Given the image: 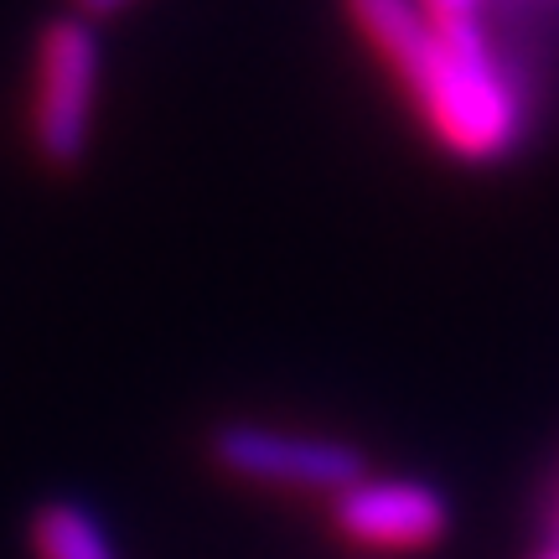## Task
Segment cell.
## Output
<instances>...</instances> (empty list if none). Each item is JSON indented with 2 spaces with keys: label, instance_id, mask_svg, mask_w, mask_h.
I'll return each mask as SVG.
<instances>
[{
  "label": "cell",
  "instance_id": "6da1fadb",
  "mask_svg": "<svg viewBox=\"0 0 559 559\" xmlns=\"http://www.w3.org/2000/svg\"><path fill=\"white\" fill-rule=\"evenodd\" d=\"M342 11L451 160L498 166L528 145L534 115L498 52L445 41L415 0H342Z\"/></svg>",
  "mask_w": 559,
  "mask_h": 559
},
{
  "label": "cell",
  "instance_id": "7a4b0ae2",
  "mask_svg": "<svg viewBox=\"0 0 559 559\" xmlns=\"http://www.w3.org/2000/svg\"><path fill=\"white\" fill-rule=\"evenodd\" d=\"M104 79L99 21L52 16L37 37V73H32V151L47 171H79L94 145V104Z\"/></svg>",
  "mask_w": 559,
  "mask_h": 559
},
{
  "label": "cell",
  "instance_id": "3957f363",
  "mask_svg": "<svg viewBox=\"0 0 559 559\" xmlns=\"http://www.w3.org/2000/svg\"><path fill=\"white\" fill-rule=\"evenodd\" d=\"M207 461L223 477L270 487V492H300V498H337L353 481L368 477V461L358 445L337 436H306L285 425H254L228 419L207 436Z\"/></svg>",
  "mask_w": 559,
  "mask_h": 559
},
{
  "label": "cell",
  "instance_id": "277c9868",
  "mask_svg": "<svg viewBox=\"0 0 559 559\" xmlns=\"http://www.w3.org/2000/svg\"><path fill=\"white\" fill-rule=\"evenodd\" d=\"M332 523L342 539L373 555H419L436 549L451 528V502L430 481L415 477H368L332 498Z\"/></svg>",
  "mask_w": 559,
  "mask_h": 559
},
{
  "label": "cell",
  "instance_id": "5b68a950",
  "mask_svg": "<svg viewBox=\"0 0 559 559\" xmlns=\"http://www.w3.org/2000/svg\"><path fill=\"white\" fill-rule=\"evenodd\" d=\"M32 555L37 559H120L104 523L83 502H41L32 513Z\"/></svg>",
  "mask_w": 559,
  "mask_h": 559
},
{
  "label": "cell",
  "instance_id": "8992f818",
  "mask_svg": "<svg viewBox=\"0 0 559 559\" xmlns=\"http://www.w3.org/2000/svg\"><path fill=\"white\" fill-rule=\"evenodd\" d=\"M415 5L445 41L472 47V52H498L487 32V0H415Z\"/></svg>",
  "mask_w": 559,
  "mask_h": 559
},
{
  "label": "cell",
  "instance_id": "52a82bcc",
  "mask_svg": "<svg viewBox=\"0 0 559 559\" xmlns=\"http://www.w3.org/2000/svg\"><path fill=\"white\" fill-rule=\"evenodd\" d=\"M124 5H135V0H73V11L88 21H109V16H120Z\"/></svg>",
  "mask_w": 559,
  "mask_h": 559
},
{
  "label": "cell",
  "instance_id": "ba28073f",
  "mask_svg": "<svg viewBox=\"0 0 559 559\" xmlns=\"http://www.w3.org/2000/svg\"><path fill=\"white\" fill-rule=\"evenodd\" d=\"M534 559H559V481H555V502H549V539L534 549Z\"/></svg>",
  "mask_w": 559,
  "mask_h": 559
}]
</instances>
